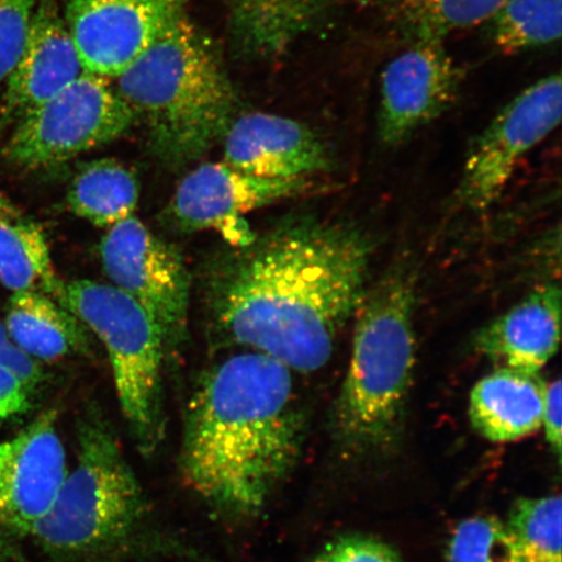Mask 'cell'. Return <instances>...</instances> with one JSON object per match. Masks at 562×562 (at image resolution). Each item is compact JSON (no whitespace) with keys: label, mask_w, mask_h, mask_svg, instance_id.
Listing matches in <instances>:
<instances>
[{"label":"cell","mask_w":562,"mask_h":562,"mask_svg":"<svg viewBox=\"0 0 562 562\" xmlns=\"http://www.w3.org/2000/svg\"><path fill=\"white\" fill-rule=\"evenodd\" d=\"M372 250L350 224L283 221L211 259L203 278L211 328L223 344L318 371L367 296Z\"/></svg>","instance_id":"obj_1"},{"label":"cell","mask_w":562,"mask_h":562,"mask_svg":"<svg viewBox=\"0 0 562 562\" xmlns=\"http://www.w3.org/2000/svg\"><path fill=\"white\" fill-rule=\"evenodd\" d=\"M292 370L245 351L210 368L187 405L180 468L195 496L228 521H249L290 474L302 445Z\"/></svg>","instance_id":"obj_2"},{"label":"cell","mask_w":562,"mask_h":562,"mask_svg":"<svg viewBox=\"0 0 562 562\" xmlns=\"http://www.w3.org/2000/svg\"><path fill=\"white\" fill-rule=\"evenodd\" d=\"M112 81L167 167L182 168L205 156L235 119L228 77L188 16Z\"/></svg>","instance_id":"obj_3"},{"label":"cell","mask_w":562,"mask_h":562,"mask_svg":"<svg viewBox=\"0 0 562 562\" xmlns=\"http://www.w3.org/2000/svg\"><path fill=\"white\" fill-rule=\"evenodd\" d=\"M149 507L121 442L93 407L77 425V461L32 536L53 562H117L146 536Z\"/></svg>","instance_id":"obj_4"},{"label":"cell","mask_w":562,"mask_h":562,"mask_svg":"<svg viewBox=\"0 0 562 562\" xmlns=\"http://www.w3.org/2000/svg\"><path fill=\"white\" fill-rule=\"evenodd\" d=\"M412 281L392 273L368 291L356 313L347 375L334 405L335 438L351 452L381 451L395 442L413 369Z\"/></svg>","instance_id":"obj_5"},{"label":"cell","mask_w":562,"mask_h":562,"mask_svg":"<svg viewBox=\"0 0 562 562\" xmlns=\"http://www.w3.org/2000/svg\"><path fill=\"white\" fill-rule=\"evenodd\" d=\"M60 304L103 344L133 437L144 453L156 451L164 438L161 368L166 355L156 323L128 294L93 280L66 283Z\"/></svg>","instance_id":"obj_6"},{"label":"cell","mask_w":562,"mask_h":562,"mask_svg":"<svg viewBox=\"0 0 562 562\" xmlns=\"http://www.w3.org/2000/svg\"><path fill=\"white\" fill-rule=\"evenodd\" d=\"M112 80L83 72L11 126L4 157L21 170H44L122 137L136 123Z\"/></svg>","instance_id":"obj_7"},{"label":"cell","mask_w":562,"mask_h":562,"mask_svg":"<svg viewBox=\"0 0 562 562\" xmlns=\"http://www.w3.org/2000/svg\"><path fill=\"white\" fill-rule=\"evenodd\" d=\"M100 256L111 285L151 316L166 355L178 350L187 339L192 283L179 250L133 215L105 232Z\"/></svg>","instance_id":"obj_8"},{"label":"cell","mask_w":562,"mask_h":562,"mask_svg":"<svg viewBox=\"0 0 562 562\" xmlns=\"http://www.w3.org/2000/svg\"><path fill=\"white\" fill-rule=\"evenodd\" d=\"M562 81L551 74L527 87L492 119L476 138L463 166L459 200L469 209H488L527 153L558 128Z\"/></svg>","instance_id":"obj_9"},{"label":"cell","mask_w":562,"mask_h":562,"mask_svg":"<svg viewBox=\"0 0 562 562\" xmlns=\"http://www.w3.org/2000/svg\"><path fill=\"white\" fill-rule=\"evenodd\" d=\"M188 0H66L83 70L114 80L187 18Z\"/></svg>","instance_id":"obj_10"},{"label":"cell","mask_w":562,"mask_h":562,"mask_svg":"<svg viewBox=\"0 0 562 562\" xmlns=\"http://www.w3.org/2000/svg\"><path fill=\"white\" fill-rule=\"evenodd\" d=\"M307 187V180L257 178L224 161L203 164L180 181L167 220L182 232L221 231L243 246L255 237L241 221L245 214L292 199Z\"/></svg>","instance_id":"obj_11"},{"label":"cell","mask_w":562,"mask_h":562,"mask_svg":"<svg viewBox=\"0 0 562 562\" xmlns=\"http://www.w3.org/2000/svg\"><path fill=\"white\" fill-rule=\"evenodd\" d=\"M462 70L445 42L416 41L389 63L381 79L378 135L397 146L437 121L459 98Z\"/></svg>","instance_id":"obj_12"},{"label":"cell","mask_w":562,"mask_h":562,"mask_svg":"<svg viewBox=\"0 0 562 562\" xmlns=\"http://www.w3.org/2000/svg\"><path fill=\"white\" fill-rule=\"evenodd\" d=\"M67 475L56 413L47 411L15 437L0 442V525L16 536H32Z\"/></svg>","instance_id":"obj_13"},{"label":"cell","mask_w":562,"mask_h":562,"mask_svg":"<svg viewBox=\"0 0 562 562\" xmlns=\"http://www.w3.org/2000/svg\"><path fill=\"white\" fill-rule=\"evenodd\" d=\"M223 161L269 180H307L333 160L311 126L270 112H249L232 121L223 137Z\"/></svg>","instance_id":"obj_14"},{"label":"cell","mask_w":562,"mask_h":562,"mask_svg":"<svg viewBox=\"0 0 562 562\" xmlns=\"http://www.w3.org/2000/svg\"><path fill=\"white\" fill-rule=\"evenodd\" d=\"M83 72L60 7L55 0H38L23 54L5 82L0 124L11 128Z\"/></svg>","instance_id":"obj_15"},{"label":"cell","mask_w":562,"mask_h":562,"mask_svg":"<svg viewBox=\"0 0 562 562\" xmlns=\"http://www.w3.org/2000/svg\"><path fill=\"white\" fill-rule=\"evenodd\" d=\"M560 316L559 285L539 288L482 328L475 348L502 368L539 374L558 353Z\"/></svg>","instance_id":"obj_16"},{"label":"cell","mask_w":562,"mask_h":562,"mask_svg":"<svg viewBox=\"0 0 562 562\" xmlns=\"http://www.w3.org/2000/svg\"><path fill=\"white\" fill-rule=\"evenodd\" d=\"M546 384L539 374L505 368L481 379L469 403L475 431L492 442H512L538 432Z\"/></svg>","instance_id":"obj_17"},{"label":"cell","mask_w":562,"mask_h":562,"mask_svg":"<svg viewBox=\"0 0 562 562\" xmlns=\"http://www.w3.org/2000/svg\"><path fill=\"white\" fill-rule=\"evenodd\" d=\"M339 0H228L229 34L246 58H276L312 32Z\"/></svg>","instance_id":"obj_18"},{"label":"cell","mask_w":562,"mask_h":562,"mask_svg":"<svg viewBox=\"0 0 562 562\" xmlns=\"http://www.w3.org/2000/svg\"><path fill=\"white\" fill-rule=\"evenodd\" d=\"M3 325L11 340L37 362L87 355L91 349L88 327L45 293H12Z\"/></svg>","instance_id":"obj_19"},{"label":"cell","mask_w":562,"mask_h":562,"mask_svg":"<svg viewBox=\"0 0 562 562\" xmlns=\"http://www.w3.org/2000/svg\"><path fill=\"white\" fill-rule=\"evenodd\" d=\"M0 284L12 293L41 292L60 302L65 281L55 271L44 228L0 192Z\"/></svg>","instance_id":"obj_20"},{"label":"cell","mask_w":562,"mask_h":562,"mask_svg":"<svg viewBox=\"0 0 562 562\" xmlns=\"http://www.w3.org/2000/svg\"><path fill=\"white\" fill-rule=\"evenodd\" d=\"M139 182L121 160L105 158L82 165L70 182L67 203L93 226L110 229L136 214Z\"/></svg>","instance_id":"obj_21"},{"label":"cell","mask_w":562,"mask_h":562,"mask_svg":"<svg viewBox=\"0 0 562 562\" xmlns=\"http://www.w3.org/2000/svg\"><path fill=\"white\" fill-rule=\"evenodd\" d=\"M504 0H389L392 19L407 37L441 41L487 23Z\"/></svg>","instance_id":"obj_22"},{"label":"cell","mask_w":562,"mask_h":562,"mask_svg":"<svg viewBox=\"0 0 562 562\" xmlns=\"http://www.w3.org/2000/svg\"><path fill=\"white\" fill-rule=\"evenodd\" d=\"M490 35L504 53L554 44L562 32V0H504L487 21Z\"/></svg>","instance_id":"obj_23"},{"label":"cell","mask_w":562,"mask_h":562,"mask_svg":"<svg viewBox=\"0 0 562 562\" xmlns=\"http://www.w3.org/2000/svg\"><path fill=\"white\" fill-rule=\"evenodd\" d=\"M559 495L519 498L507 524L522 562H562Z\"/></svg>","instance_id":"obj_24"},{"label":"cell","mask_w":562,"mask_h":562,"mask_svg":"<svg viewBox=\"0 0 562 562\" xmlns=\"http://www.w3.org/2000/svg\"><path fill=\"white\" fill-rule=\"evenodd\" d=\"M445 562H522L507 524L492 516L463 519L449 538Z\"/></svg>","instance_id":"obj_25"},{"label":"cell","mask_w":562,"mask_h":562,"mask_svg":"<svg viewBox=\"0 0 562 562\" xmlns=\"http://www.w3.org/2000/svg\"><path fill=\"white\" fill-rule=\"evenodd\" d=\"M44 381L40 362L25 355L0 323V426L31 409Z\"/></svg>","instance_id":"obj_26"},{"label":"cell","mask_w":562,"mask_h":562,"mask_svg":"<svg viewBox=\"0 0 562 562\" xmlns=\"http://www.w3.org/2000/svg\"><path fill=\"white\" fill-rule=\"evenodd\" d=\"M38 0H0V87L23 54Z\"/></svg>","instance_id":"obj_27"},{"label":"cell","mask_w":562,"mask_h":562,"mask_svg":"<svg viewBox=\"0 0 562 562\" xmlns=\"http://www.w3.org/2000/svg\"><path fill=\"white\" fill-rule=\"evenodd\" d=\"M313 562H403L392 547L374 538L342 537L329 543Z\"/></svg>","instance_id":"obj_28"},{"label":"cell","mask_w":562,"mask_h":562,"mask_svg":"<svg viewBox=\"0 0 562 562\" xmlns=\"http://www.w3.org/2000/svg\"><path fill=\"white\" fill-rule=\"evenodd\" d=\"M561 386L560 379L546 384L542 412V427L544 428L546 439L559 460L561 457Z\"/></svg>","instance_id":"obj_29"}]
</instances>
